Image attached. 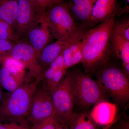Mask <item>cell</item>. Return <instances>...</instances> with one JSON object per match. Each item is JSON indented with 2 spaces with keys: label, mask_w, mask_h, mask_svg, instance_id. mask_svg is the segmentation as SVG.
Wrapping results in <instances>:
<instances>
[{
  "label": "cell",
  "mask_w": 129,
  "mask_h": 129,
  "mask_svg": "<svg viewBox=\"0 0 129 129\" xmlns=\"http://www.w3.org/2000/svg\"><path fill=\"white\" fill-rule=\"evenodd\" d=\"M115 17L87 30L82 39L83 66L86 73L96 68L107 60Z\"/></svg>",
  "instance_id": "6da1fadb"
},
{
  "label": "cell",
  "mask_w": 129,
  "mask_h": 129,
  "mask_svg": "<svg viewBox=\"0 0 129 129\" xmlns=\"http://www.w3.org/2000/svg\"><path fill=\"white\" fill-rule=\"evenodd\" d=\"M40 81L35 80L4 94L0 105V121L27 124V118L32 98Z\"/></svg>",
  "instance_id": "7a4b0ae2"
},
{
  "label": "cell",
  "mask_w": 129,
  "mask_h": 129,
  "mask_svg": "<svg viewBox=\"0 0 129 129\" xmlns=\"http://www.w3.org/2000/svg\"><path fill=\"white\" fill-rule=\"evenodd\" d=\"M41 21L46 24L56 40L72 35L80 28L76 25L64 1L57 3L47 8Z\"/></svg>",
  "instance_id": "3957f363"
},
{
  "label": "cell",
  "mask_w": 129,
  "mask_h": 129,
  "mask_svg": "<svg viewBox=\"0 0 129 129\" xmlns=\"http://www.w3.org/2000/svg\"><path fill=\"white\" fill-rule=\"evenodd\" d=\"M72 75H67L50 91L55 110V118L59 123L68 124L73 113L74 98L72 85Z\"/></svg>",
  "instance_id": "277c9868"
},
{
  "label": "cell",
  "mask_w": 129,
  "mask_h": 129,
  "mask_svg": "<svg viewBox=\"0 0 129 129\" xmlns=\"http://www.w3.org/2000/svg\"><path fill=\"white\" fill-rule=\"evenodd\" d=\"M72 85L74 99L81 106L88 107L101 101V88L89 76L80 73L72 75Z\"/></svg>",
  "instance_id": "5b68a950"
},
{
  "label": "cell",
  "mask_w": 129,
  "mask_h": 129,
  "mask_svg": "<svg viewBox=\"0 0 129 129\" xmlns=\"http://www.w3.org/2000/svg\"><path fill=\"white\" fill-rule=\"evenodd\" d=\"M15 32L18 40L27 37L30 30L39 25L41 21L42 13L30 0H17Z\"/></svg>",
  "instance_id": "8992f818"
},
{
  "label": "cell",
  "mask_w": 129,
  "mask_h": 129,
  "mask_svg": "<svg viewBox=\"0 0 129 129\" xmlns=\"http://www.w3.org/2000/svg\"><path fill=\"white\" fill-rule=\"evenodd\" d=\"M103 88L116 99L125 101L129 98V83L127 75L121 70L114 67L103 70L100 75Z\"/></svg>",
  "instance_id": "52a82bcc"
},
{
  "label": "cell",
  "mask_w": 129,
  "mask_h": 129,
  "mask_svg": "<svg viewBox=\"0 0 129 129\" xmlns=\"http://www.w3.org/2000/svg\"><path fill=\"white\" fill-rule=\"evenodd\" d=\"M55 110L50 92L44 87L34 94L27 118L33 124L55 116Z\"/></svg>",
  "instance_id": "ba28073f"
},
{
  "label": "cell",
  "mask_w": 129,
  "mask_h": 129,
  "mask_svg": "<svg viewBox=\"0 0 129 129\" xmlns=\"http://www.w3.org/2000/svg\"><path fill=\"white\" fill-rule=\"evenodd\" d=\"M9 55L23 63L35 80L41 81L45 70L40 64L39 55L29 43L17 42Z\"/></svg>",
  "instance_id": "9c48e42d"
},
{
  "label": "cell",
  "mask_w": 129,
  "mask_h": 129,
  "mask_svg": "<svg viewBox=\"0 0 129 129\" xmlns=\"http://www.w3.org/2000/svg\"><path fill=\"white\" fill-rule=\"evenodd\" d=\"M87 30L84 28H80L72 35L61 39L56 40L55 42L45 47L39 56L40 64L44 70L55 60L64 48L73 42L83 37Z\"/></svg>",
  "instance_id": "30bf717a"
},
{
  "label": "cell",
  "mask_w": 129,
  "mask_h": 129,
  "mask_svg": "<svg viewBox=\"0 0 129 129\" xmlns=\"http://www.w3.org/2000/svg\"><path fill=\"white\" fill-rule=\"evenodd\" d=\"M118 0H96L90 18V23L96 24L112 17L118 12Z\"/></svg>",
  "instance_id": "8fae6325"
},
{
  "label": "cell",
  "mask_w": 129,
  "mask_h": 129,
  "mask_svg": "<svg viewBox=\"0 0 129 129\" xmlns=\"http://www.w3.org/2000/svg\"><path fill=\"white\" fill-rule=\"evenodd\" d=\"M66 70L61 52L44 71L42 79L44 81V88L50 91L53 90L62 80Z\"/></svg>",
  "instance_id": "7c38bea8"
},
{
  "label": "cell",
  "mask_w": 129,
  "mask_h": 129,
  "mask_svg": "<svg viewBox=\"0 0 129 129\" xmlns=\"http://www.w3.org/2000/svg\"><path fill=\"white\" fill-rule=\"evenodd\" d=\"M117 106L106 101L97 103L90 114L91 118L96 123L101 125L109 124L116 118Z\"/></svg>",
  "instance_id": "4fadbf2b"
},
{
  "label": "cell",
  "mask_w": 129,
  "mask_h": 129,
  "mask_svg": "<svg viewBox=\"0 0 129 129\" xmlns=\"http://www.w3.org/2000/svg\"><path fill=\"white\" fill-rule=\"evenodd\" d=\"M40 26L32 29L27 35L29 44L39 55L52 38V35L46 24L41 21Z\"/></svg>",
  "instance_id": "5bb4252c"
},
{
  "label": "cell",
  "mask_w": 129,
  "mask_h": 129,
  "mask_svg": "<svg viewBox=\"0 0 129 129\" xmlns=\"http://www.w3.org/2000/svg\"><path fill=\"white\" fill-rule=\"evenodd\" d=\"M96 0H68L67 6L74 18L82 22L89 23Z\"/></svg>",
  "instance_id": "9a60e30c"
},
{
  "label": "cell",
  "mask_w": 129,
  "mask_h": 129,
  "mask_svg": "<svg viewBox=\"0 0 129 129\" xmlns=\"http://www.w3.org/2000/svg\"><path fill=\"white\" fill-rule=\"evenodd\" d=\"M84 36L70 44L62 52L66 69L82 62V39Z\"/></svg>",
  "instance_id": "2e32d148"
},
{
  "label": "cell",
  "mask_w": 129,
  "mask_h": 129,
  "mask_svg": "<svg viewBox=\"0 0 129 129\" xmlns=\"http://www.w3.org/2000/svg\"><path fill=\"white\" fill-rule=\"evenodd\" d=\"M111 40L115 54L122 64H129V40L113 30Z\"/></svg>",
  "instance_id": "e0dca14e"
},
{
  "label": "cell",
  "mask_w": 129,
  "mask_h": 129,
  "mask_svg": "<svg viewBox=\"0 0 129 129\" xmlns=\"http://www.w3.org/2000/svg\"><path fill=\"white\" fill-rule=\"evenodd\" d=\"M17 7V0H0V18L11 26L14 32Z\"/></svg>",
  "instance_id": "ac0fdd59"
},
{
  "label": "cell",
  "mask_w": 129,
  "mask_h": 129,
  "mask_svg": "<svg viewBox=\"0 0 129 129\" xmlns=\"http://www.w3.org/2000/svg\"><path fill=\"white\" fill-rule=\"evenodd\" d=\"M0 63L12 75L23 82L25 69L23 63L10 55L6 56L0 59Z\"/></svg>",
  "instance_id": "d6986e66"
},
{
  "label": "cell",
  "mask_w": 129,
  "mask_h": 129,
  "mask_svg": "<svg viewBox=\"0 0 129 129\" xmlns=\"http://www.w3.org/2000/svg\"><path fill=\"white\" fill-rule=\"evenodd\" d=\"M22 83L2 66L0 69V84L5 90L9 92H12L22 85Z\"/></svg>",
  "instance_id": "ffe728a7"
},
{
  "label": "cell",
  "mask_w": 129,
  "mask_h": 129,
  "mask_svg": "<svg viewBox=\"0 0 129 129\" xmlns=\"http://www.w3.org/2000/svg\"><path fill=\"white\" fill-rule=\"evenodd\" d=\"M68 125L71 129H96L90 116L85 113L73 114Z\"/></svg>",
  "instance_id": "44dd1931"
},
{
  "label": "cell",
  "mask_w": 129,
  "mask_h": 129,
  "mask_svg": "<svg viewBox=\"0 0 129 129\" xmlns=\"http://www.w3.org/2000/svg\"><path fill=\"white\" fill-rule=\"evenodd\" d=\"M0 39L18 41V39L11 26L0 18Z\"/></svg>",
  "instance_id": "7402d4cb"
},
{
  "label": "cell",
  "mask_w": 129,
  "mask_h": 129,
  "mask_svg": "<svg viewBox=\"0 0 129 129\" xmlns=\"http://www.w3.org/2000/svg\"><path fill=\"white\" fill-rule=\"evenodd\" d=\"M113 30L129 40V19H125L117 23L115 22Z\"/></svg>",
  "instance_id": "603a6c76"
},
{
  "label": "cell",
  "mask_w": 129,
  "mask_h": 129,
  "mask_svg": "<svg viewBox=\"0 0 129 129\" xmlns=\"http://www.w3.org/2000/svg\"><path fill=\"white\" fill-rule=\"evenodd\" d=\"M58 122L54 116L33 124L30 129H56Z\"/></svg>",
  "instance_id": "cb8c5ba5"
},
{
  "label": "cell",
  "mask_w": 129,
  "mask_h": 129,
  "mask_svg": "<svg viewBox=\"0 0 129 129\" xmlns=\"http://www.w3.org/2000/svg\"><path fill=\"white\" fill-rule=\"evenodd\" d=\"M14 44L9 40L0 39V59L10 55Z\"/></svg>",
  "instance_id": "d4e9b609"
},
{
  "label": "cell",
  "mask_w": 129,
  "mask_h": 129,
  "mask_svg": "<svg viewBox=\"0 0 129 129\" xmlns=\"http://www.w3.org/2000/svg\"><path fill=\"white\" fill-rule=\"evenodd\" d=\"M35 7L43 13H45L51 6V0H30Z\"/></svg>",
  "instance_id": "484cf974"
},
{
  "label": "cell",
  "mask_w": 129,
  "mask_h": 129,
  "mask_svg": "<svg viewBox=\"0 0 129 129\" xmlns=\"http://www.w3.org/2000/svg\"><path fill=\"white\" fill-rule=\"evenodd\" d=\"M28 127L27 124H19L14 122L3 124L0 121V129H23Z\"/></svg>",
  "instance_id": "4316f807"
},
{
  "label": "cell",
  "mask_w": 129,
  "mask_h": 129,
  "mask_svg": "<svg viewBox=\"0 0 129 129\" xmlns=\"http://www.w3.org/2000/svg\"><path fill=\"white\" fill-rule=\"evenodd\" d=\"M119 116H118V117H116V118H115V119L114 120V121H113V122H112V123H111L109 124L108 125H104V127L103 128H102V129H110L112 128V127L114 125L115 123H116L117 121L118 120H119Z\"/></svg>",
  "instance_id": "83f0119b"
},
{
  "label": "cell",
  "mask_w": 129,
  "mask_h": 129,
  "mask_svg": "<svg viewBox=\"0 0 129 129\" xmlns=\"http://www.w3.org/2000/svg\"><path fill=\"white\" fill-rule=\"evenodd\" d=\"M4 94L3 92L2 89V86L0 84V105L2 102L3 97H4Z\"/></svg>",
  "instance_id": "f1b7e54d"
},
{
  "label": "cell",
  "mask_w": 129,
  "mask_h": 129,
  "mask_svg": "<svg viewBox=\"0 0 129 129\" xmlns=\"http://www.w3.org/2000/svg\"><path fill=\"white\" fill-rule=\"evenodd\" d=\"M122 129H129L128 122H125L123 124L122 126Z\"/></svg>",
  "instance_id": "f546056e"
},
{
  "label": "cell",
  "mask_w": 129,
  "mask_h": 129,
  "mask_svg": "<svg viewBox=\"0 0 129 129\" xmlns=\"http://www.w3.org/2000/svg\"><path fill=\"white\" fill-rule=\"evenodd\" d=\"M56 129H67V128L66 127H64L63 125L58 123Z\"/></svg>",
  "instance_id": "4dcf8cb0"
},
{
  "label": "cell",
  "mask_w": 129,
  "mask_h": 129,
  "mask_svg": "<svg viewBox=\"0 0 129 129\" xmlns=\"http://www.w3.org/2000/svg\"><path fill=\"white\" fill-rule=\"evenodd\" d=\"M65 1V0H51V5L50 6H52V5H54V4L57 3L61 2L64 1Z\"/></svg>",
  "instance_id": "1f68e13d"
},
{
  "label": "cell",
  "mask_w": 129,
  "mask_h": 129,
  "mask_svg": "<svg viewBox=\"0 0 129 129\" xmlns=\"http://www.w3.org/2000/svg\"><path fill=\"white\" fill-rule=\"evenodd\" d=\"M124 1H126V2L128 3V4H129V0H124Z\"/></svg>",
  "instance_id": "d6a6232c"
},
{
  "label": "cell",
  "mask_w": 129,
  "mask_h": 129,
  "mask_svg": "<svg viewBox=\"0 0 129 129\" xmlns=\"http://www.w3.org/2000/svg\"><path fill=\"white\" fill-rule=\"evenodd\" d=\"M23 129H30V128H29L28 127H26V128H25Z\"/></svg>",
  "instance_id": "836d02e7"
}]
</instances>
